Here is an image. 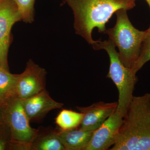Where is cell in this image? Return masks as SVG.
I'll use <instances>...</instances> for the list:
<instances>
[{
  "instance_id": "obj_1",
  "label": "cell",
  "mask_w": 150,
  "mask_h": 150,
  "mask_svg": "<svg viewBox=\"0 0 150 150\" xmlns=\"http://www.w3.org/2000/svg\"><path fill=\"white\" fill-rule=\"evenodd\" d=\"M72 11L75 32L92 46V34L97 28L105 33V25L120 9L128 11L136 6V0H64Z\"/></svg>"
},
{
  "instance_id": "obj_2",
  "label": "cell",
  "mask_w": 150,
  "mask_h": 150,
  "mask_svg": "<svg viewBox=\"0 0 150 150\" xmlns=\"http://www.w3.org/2000/svg\"><path fill=\"white\" fill-rule=\"evenodd\" d=\"M111 150H150V93L134 96Z\"/></svg>"
},
{
  "instance_id": "obj_3",
  "label": "cell",
  "mask_w": 150,
  "mask_h": 150,
  "mask_svg": "<svg viewBox=\"0 0 150 150\" xmlns=\"http://www.w3.org/2000/svg\"><path fill=\"white\" fill-rule=\"evenodd\" d=\"M127 11L125 9L117 11L115 25L106 29L104 33L118 48L119 59L123 64L132 69L139 56L145 31L134 27Z\"/></svg>"
},
{
  "instance_id": "obj_4",
  "label": "cell",
  "mask_w": 150,
  "mask_h": 150,
  "mask_svg": "<svg viewBox=\"0 0 150 150\" xmlns=\"http://www.w3.org/2000/svg\"><path fill=\"white\" fill-rule=\"evenodd\" d=\"M92 46L95 50L103 49L108 54L110 66L106 77L110 79L118 89V100L116 110L124 116L134 96L133 93L137 81V74L132 69L123 64L119 59L116 46L110 39L95 40Z\"/></svg>"
},
{
  "instance_id": "obj_5",
  "label": "cell",
  "mask_w": 150,
  "mask_h": 150,
  "mask_svg": "<svg viewBox=\"0 0 150 150\" xmlns=\"http://www.w3.org/2000/svg\"><path fill=\"white\" fill-rule=\"evenodd\" d=\"M3 121L8 127L11 134L10 149L29 150L38 129L30 125V120L24 110L21 100L16 97L2 109Z\"/></svg>"
},
{
  "instance_id": "obj_6",
  "label": "cell",
  "mask_w": 150,
  "mask_h": 150,
  "mask_svg": "<svg viewBox=\"0 0 150 150\" xmlns=\"http://www.w3.org/2000/svg\"><path fill=\"white\" fill-rule=\"evenodd\" d=\"M20 21L21 17L13 0L0 1V66L7 70L11 30L16 23Z\"/></svg>"
},
{
  "instance_id": "obj_7",
  "label": "cell",
  "mask_w": 150,
  "mask_h": 150,
  "mask_svg": "<svg viewBox=\"0 0 150 150\" xmlns=\"http://www.w3.org/2000/svg\"><path fill=\"white\" fill-rule=\"evenodd\" d=\"M46 71L31 60L27 62L24 71L18 75L17 96L24 100L46 90Z\"/></svg>"
},
{
  "instance_id": "obj_8",
  "label": "cell",
  "mask_w": 150,
  "mask_h": 150,
  "mask_svg": "<svg viewBox=\"0 0 150 150\" xmlns=\"http://www.w3.org/2000/svg\"><path fill=\"white\" fill-rule=\"evenodd\" d=\"M124 115L115 110L99 128L93 132L86 150H108L115 144Z\"/></svg>"
},
{
  "instance_id": "obj_9",
  "label": "cell",
  "mask_w": 150,
  "mask_h": 150,
  "mask_svg": "<svg viewBox=\"0 0 150 150\" xmlns=\"http://www.w3.org/2000/svg\"><path fill=\"white\" fill-rule=\"evenodd\" d=\"M117 106L118 102L99 101L87 107L77 106V109L83 114L80 129L84 131H95L115 111Z\"/></svg>"
},
{
  "instance_id": "obj_10",
  "label": "cell",
  "mask_w": 150,
  "mask_h": 150,
  "mask_svg": "<svg viewBox=\"0 0 150 150\" xmlns=\"http://www.w3.org/2000/svg\"><path fill=\"white\" fill-rule=\"evenodd\" d=\"M21 101L30 121L38 120L51 110L64 106L63 103L54 100L46 90Z\"/></svg>"
},
{
  "instance_id": "obj_11",
  "label": "cell",
  "mask_w": 150,
  "mask_h": 150,
  "mask_svg": "<svg viewBox=\"0 0 150 150\" xmlns=\"http://www.w3.org/2000/svg\"><path fill=\"white\" fill-rule=\"evenodd\" d=\"M94 131H87L79 128L57 131L59 139L65 150H86Z\"/></svg>"
},
{
  "instance_id": "obj_12",
  "label": "cell",
  "mask_w": 150,
  "mask_h": 150,
  "mask_svg": "<svg viewBox=\"0 0 150 150\" xmlns=\"http://www.w3.org/2000/svg\"><path fill=\"white\" fill-rule=\"evenodd\" d=\"M18 75L13 74L0 66V109L17 97L16 84Z\"/></svg>"
},
{
  "instance_id": "obj_13",
  "label": "cell",
  "mask_w": 150,
  "mask_h": 150,
  "mask_svg": "<svg viewBox=\"0 0 150 150\" xmlns=\"http://www.w3.org/2000/svg\"><path fill=\"white\" fill-rule=\"evenodd\" d=\"M30 150H65L59 139L57 131L47 130L40 132L39 129Z\"/></svg>"
},
{
  "instance_id": "obj_14",
  "label": "cell",
  "mask_w": 150,
  "mask_h": 150,
  "mask_svg": "<svg viewBox=\"0 0 150 150\" xmlns=\"http://www.w3.org/2000/svg\"><path fill=\"white\" fill-rule=\"evenodd\" d=\"M83 114L70 110L63 109L55 119V123L61 130H71L80 126Z\"/></svg>"
},
{
  "instance_id": "obj_15",
  "label": "cell",
  "mask_w": 150,
  "mask_h": 150,
  "mask_svg": "<svg viewBox=\"0 0 150 150\" xmlns=\"http://www.w3.org/2000/svg\"><path fill=\"white\" fill-rule=\"evenodd\" d=\"M150 61V25L145 31V34L142 43L139 56L132 69L133 71L137 74L139 70L148 62Z\"/></svg>"
},
{
  "instance_id": "obj_16",
  "label": "cell",
  "mask_w": 150,
  "mask_h": 150,
  "mask_svg": "<svg viewBox=\"0 0 150 150\" xmlns=\"http://www.w3.org/2000/svg\"><path fill=\"white\" fill-rule=\"evenodd\" d=\"M16 4L21 21L26 23L34 21L35 0H13Z\"/></svg>"
},
{
  "instance_id": "obj_17",
  "label": "cell",
  "mask_w": 150,
  "mask_h": 150,
  "mask_svg": "<svg viewBox=\"0 0 150 150\" xmlns=\"http://www.w3.org/2000/svg\"><path fill=\"white\" fill-rule=\"evenodd\" d=\"M10 147V141L7 140L4 136L3 132L0 133V150L7 149Z\"/></svg>"
},
{
  "instance_id": "obj_18",
  "label": "cell",
  "mask_w": 150,
  "mask_h": 150,
  "mask_svg": "<svg viewBox=\"0 0 150 150\" xmlns=\"http://www.w3.org/2000/svg\"><path fill=\"white\" fill-rule=\"evenodd\" d=\"M4 123L3 121L2 111V109H0V124Z\"/></svg>"
},
{
  "instance_id": "obj_19",
  "label": "cell",
  "mask_w": 150,
  "mask_h": 150,
  "mask_svg": "<svg viewBox=\"0 0 150 150\" xmlns=\"http://www.w3.org/2000/svg\"><path fill=\"white\" fill-rule=\"evenodd\" d=\"M146 1L148 3V5H149L150 8V0H146Z\"/></svg>"
},
{
  "instance_id": "obj_20",
  "label": "cell",
  "mask_w": 150,
  "mask_h": 150,
  "mask_svg": "<svg viewBox=\"0 0 150 150\" xmlns=\"http://www.w3.org/2000/svg\"><path fill=\"white\" fill-rule=\"evenodd\" d=\"M2 1V0H0V1Z\"/></svg>"
},
{
  "instance_id": "obj_21",
  "label": "cell",
  "mask_w": 150,
  "mask_h": 150,
  "mask_svg": "<svg viewBox=\"0 0 150 150\" xmlns=\"http://www.w3.org/2000/svg\"></svg>"
}]
</instances>
